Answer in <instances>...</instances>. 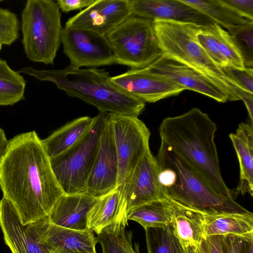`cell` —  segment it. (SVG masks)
I'll return each mask as SVG.
<instances>
[{
    "label": "cell",
    "mask_w": 253,
    "mask_h": 253,
    "mask_svg": "<svg viewBox=\"0 0 253 253\" xmlns=\"http://www.w3.org/2000/svg\"><path fill=\"white\" fill-rule=\"evenodd\" d=\"M0 188L24 225L48 217L64 194L35 131L18 134L9 141L0 165Z\"/></svg>",
    "instance_id": "1"
},
{
    "label": "cell",
    "mask_w": 253,
    "mask_h": 253,
    "mask_svg": "<svg viewBox=\"0 0 253 253\" xmlns=\"http://www.w3.org/2000/svg\"><path fill=\"white\" fill-rule=\"evenodd\" d=\"M216 130L209 115L197 108L166 118L159 128L161 142L169 147L214 190L233 198L221 173L214 140Z\"/></svg>",
    "instance_id": "2"
},
{
    "label": "cell",
    "mask_w": 253,
    "mask_h": 253,
    "mask_svg": "<svg viewBox=\"0 0 253 253\" xmlns=\"http://www.w3.org/2000/svg\"><path fill=\"white\" fill-rule=\"evenodd\" d=\"M19 72L52 82L68 96L94 106L99 112L138 117L145 108L144 102L115 85L104 69L68 66L60 70H38L26 67Z\"/></svg>",
    "instance_id": "3"
},
{
    "label": "cell",
    "mask_w": 253,
    "mask_h": 253,
    "mask_svg": "<svg viewBox=\"0 0 253 253\" xmlns=\"http://www.w3.org/2000/svg\"><path fill=\"white\" fill-rule=\"evenodd\" d=\"M156 159L159 182L167 198L206 213L249 211L233 198L214 190L190 165L163 142Z\"/></svg>",
    "instance_id": "4"
},
{
    "label": "cell",
    "mask_w": 253,
    "mask_h": 253,
    "mask_svg": "<svg viewBox=\"0 0 253 253\" xmlns=\"http://www.w3.org/2000/svg\"><path fill=\"white\" fill-rule=\"evenodd\" d=\"M153 22L163 55L215 81L227 92L229 101L241 99L246 92L210 59L199 44L197 33L201 27L173 21L155 20Z\"/></svg>",
    "instance_id": "5"
},
{
    "label": "cell",
    "mask_w": 253,
    "mask_h": 253,
    "mask_svg": "<svg viewBox=\"0 0 253 253\" xmlns=\"http://www.w3.org/2000/svg\"><path fill=\"white\" fill-rule=\"evenodd\" d=\"M22 43L31 61L53 64L61 43V14L52 0H28L21 14Z\"/></svg>",
    "instance_id": "6"
},
{
    "label": "cell",
    "mask_w": 253,
    "mask_h": 253,
    "mask_svg": "<svg viewBox=\"0 0 253 253\" xmlns=\"http://www.w3.org/2000/svg\"><path fill=\"white\" fill-rule=\"evenodd\" d=\"M106 37L116 63L130 69L147 68L163 54L153 21L131 15Z\"/></svg>",
    "instance_id": "7"
},
{
    "label": "cell",
    "mask_w": 253,
    "mask_h": 253,
    "mask_svg": "<svg viewBox=\"0 0 253 253\" xmlns=\"http://www.w3.org/2000/svg\"><path fill=\"white\" fill-rule=\"evenodd\" d=\"M108 114L99 112L88 132L61 155L50 159L55 177L64 194L85 193Z\"/></svg>",
    "instance_id": "8"
},
{
    "label": "cell",
    "mask_w": 253,
    "mask_h": 253,
    "mask_svg": "<svg viewBox=\"0 0 253 253\" xmlns=\"http://www.w3.org/2000/svg\"><path fill=\"white\" fill-rule=\"evenodd\" d=\"M118 161V185H123L150 151V132L137 117L109 114Z\"/></svg>",
    "instance_id": "9"
},
{
    "label": "cell",
    "mask_w": 253,
    "mask_h": 253,
    "mask_svg": "<svg viewBox=\"0 0 253 253\" xmlns=\"http://www.w3.org/2000/svg\"><path fill=\"white\" fill-rule=\"evenodd\" d=\"M61 43L70 67L95 68L116 63L112 47L106 35L77 28L64 27Z\"/></svg>",
    "instance_id": "10"
},
{
    "label": "cell",
    "mask_w": 253,
    "mask_h": 253,
    "mask_svg": "<svg viewBox=\"0 0 253 253\" xmlns=\"http://www.w3.org/2000/svg\"><path fill=\"white\" fill-rule=\"evenodd\" d=\"M150 72L180 85L207 96L218 102L229 100L227 92L209 77L163 54L146 68Z\"/></svg>",
    "instance_id": "11"
},
{
    "label": "cell",
    "mask_w": 253,
    "mask_h": 253,
    "mask_svg": "<svg viewBox=\"0 0 253 253\" xmlns=\"http://www.w3.org/2000/svg\"><path fill=\"white\" fill-rule=\"evenodd\" d=\"M111 81L120 89L144 103H154L178 95L185 90L146 68L130 69L123 74L111 77Z\"/></svg>",
    "instance_id": "12"
},
{
    "label": "cell",
    "mask_w": 253,
    "mask_h": 253,
    "mask_svg": "<svg viewBox=\"0 0 253 253\" xmlns=\"http://www.w3.org/2000/svg\"><path fill=\"white\" fill-rule=\"evenodd\" d=\"M118 157L108 114L85 193L98 197L114 189L118 186Z\"/></svg>",
    "instance_id": "13"
},
{
    "label": "cell",
    "mask_w": 253,
    "mask_h": 253,
    "mask_svg": "<svg viewBox=\"0 0 253 253\" xmlns=\"http://www.w3.org/2000/svg\"><path fill=\"white\" fill-rule=\"evenodd\" d=\"M131 15L129 0H96L68 19L65 27L84 29L106 35Z\"/></svg>",
    "instance_id": "14"
},
{
    "label": "cell",
    "mask_w": 253,
    "mask_h": 253,
    "mask_svg": "<svg viewBox=\"0 0 253 253\" xmlns=\"http://www.w3.org/2000/svg\"><path fill=\"white\" fill-rule=\"evenodd\" d=\"M29 224L51 253H97V238L90 230L61 227L50 223L48 217Z\"/></svg>",
    "instance_id": "15"
},
{
    "label": "cell",
    "mask_w": 253,
    "mask_h": 253,
    "mask_svg": "<svg viewBox=\"0 0 253 253\" xmlns=\"http://www.w3.org/2000/svg\"><path fill=\"white\" fill-rule=\"evenodd\" d=\"M122 186L127 212L144 204L166 197L159 182L156 159L150 150L138 164L128 181Z\"/></svg>",
    "instance_id": "16"
},
{
    "label": "cell",
    "mask_w": 253,
    "mask_h": 253,
    "mask_svg": "<svg viewBox=\"0 0 253 253\" xmlns=\"http://www.w3.org/2000/svg\"><path fill=\"white\" fill-rule=\"evenodd\" d=\"M131 13L155 20L188 23L207 28L215 23L200 11L181 0H129Z\"/></svg>",
    "instance_id": "17"
},
{
    "label": "cell",
    "mask_w": 253,
    "mask_h": 253,
    "mask_svg": "<svg viewBox=\"0 0 253 253\" xmlns=\"http://www.w3.org/2000/svg\"><path fill=\"white\" fill-rule=\"evenodd\" d=\"M0 227L12 253H51L30 224L24 225L13 205L0 200Z\"/></svg>",
    "instance_id": "18"
},
{
    "label": "cell",
    "mask_w": 253,
    "mask_h": 253,
    "mask_svg": "<svg viewBox=\"0 0 253 253\" xmlns=\"http://www.w3.org/2000/svg\"><path fill=\"white\" fill-rule=\"evenodd\" d=\"M96 198L85 193L64 194L54 206L48 217L49 222L72 229H87V213Z\"/></svg>",
    "instance_id": "19"
},
{
    "label": "cell",
    "mask_w": 253,
    "mask_h": 253,
    "mask_svg": "<svg viewBox=\"0 0 253 253\" xmlns=\"http://www.w3.org/2000/svg\"><path fill=\"white\" fill-rule=\"evenodd\" d=\"M127 218L126 203L123 187L97 197L87 216V229L97 234L111 224Z\"/></svg>",
    "instance_id": "20"
},
{
    "label": "cell",
    "mask_w": 253,
    "mask_h": 253,
    "mask_svg": "<svg viewBox=\"0 0 253 253\" xmlns=\"http://www.w3.org/2000/svg\"><path fill=\"white\" fill-rule=\"evenodd\" d=\"M240 166V180L236 195H253V126L242 123L229 134Z\"/></svg>",
    "instance_id": "21"
},
{
    "label": "cell",
    "mask_w": 253,
    "mask_h": 253,
    "mask_svg": "<svg viewBox=\"0 0 253 253\" xmlns=\"http://www.w3.org/2000/svg\"><path fill=\"white\" fill-rule=\"evenodd\" d=\"M173 201L174 211L170 225L174 234L185 249L198 246L207 237L205 213Z\"/></svg>",
    "instance_id": "22"
},
{
    "label": "cell",
    "mask_w": 253,
    "mask_h": 253,
    "mask_svg": "<svg viewBox=\"0 0 253 253\" xmlns=\"http://www.w3.org/2000/svg\"><path fill=\"white\" fill-rule=\"evenodd\" d=\"M95 117L78 118L60 127L41 142L50 159L57 157L77 144L89 130Z\"/></svg>",
    "instance_id": "23"
},
{
    "label": "cell",
    "mask_w": 253,
    "mask_h": 253,
    "mask_svg": "<svg viewBox=\"0 0 253 253\" xmlns=\"http://www.w3.org/2000/svg\"><path fill=\"white\" fill-rule=\"evenodd\" d=\"M206 237L234 235L246 236L253 234V214L222 212L205 213Z\"/></svg>",
    "instance_id": "24"
},
{
    "label": "cell",
    "mask_w": 253,
    "mask_h": 253,
    "mask_svg": "<svg viewBox=\"0 0 253 253\" xmlns=\"http://www.w3.org/2000/svg\"><path fill=\"white\" fill-rule=\"evenodd\" d=\"M174 211L173 201L166 197L130 210L127 212V218L138 222L145 230L165 227L170 224Z\"/></svg>",
    "instance_id": "25"
},
{
    "label": "cell",
    "mask_w": 253,
    "mask_h": 253,
    "mask_svg": "<svg viewBox=\"0 0 253 253\" xmlns=\"http://www.w3.org/2000/svg\"><path fill=\"white\" fill-rule=\"evenodd\" d=\"M181 0L227 29L230 35L239 28L252 22L239 16L221 0Z\"/></svg>",
    "instance_id": "26"
},
{
    "label": "cell",
    "mask_w": 253,
    "mask_h": 253,
    "mask_svg": "<svg viewBox=\"0 0 253 253\" xmlns=\"http://www.w3.org/2000/svg\"><path fill=\"white\" fill-rule=\"evenodd\" d=\"M127 219L116 222L104 228L96 237L103 253H139L138 245L135 249L132 243V232L126 231Z\"/></svg>",
    "instance_id": "27"
},
{
    "label": "cell",
    "mask_w": 253,
    "mask_h": 253,
    "mask_svg": "<svg viewBox=\"0 0 253 253\" xmlns=\"http://www.w3.org/2000/svg\"><path fill=\"white\" fill-rule=\"evenodd\" d=\"M26 81L0 59V106H12L25 99Z\"/></svg>",
    "instance_id": "28"
},
{
    "label": "cell",
    "mask_w": 253,
    "mask_h": 253,
    "mask_svg": "<svg viewBox=\"0 0 253 253\" xmlns=\"http://www.w3.org/2000/svg\"><path fill=\"white\" fill-rule=\"evenodd\" d=\"M145 230L148 253H187L173 233L169 224L165 227H150Z\"/></svg>",
    "instance_id": "29"
},
{
    "label": "cell",
    "mask_w": 253,
    "mask_h": 253,
    "mask_svg": "<svg viewBox=\"0 0 253 253\" xmlns=\"http://www.w3.org/2000/svg\"><path fill=\"white\" fill-rule=\"evenodd\" d=\"M214 34L219 49L226 59L228 65L243 68L245 67L241 54L229 33L216 23L209 27Z\"/></svg>",
    "instance_id": "30"
},
{
    "label": "cell",
    "mask_w": 253,
    "mask_h": 253,
    "mask_svg": "<svg viewBox=\"0 0 253 253\" xmlns=\"http://www.w3.org/2000/svg\"><path fill=\"white\" fill-rule=\"evenodd\" d=\"M245 67H253V22L241 27L232 35Z\"/></svg>",
    "instance_id": "31"
},
{
    "label": "cell",
    "mask_w": 253,
    "mask_h": 253,
    "mask_svg": "<svg viewBox=\"0 0 253 253\" xmlns=\"http://www.w3.org/2000/svg\"><path fill=\"white\" fill-rule=\"evenodd\" d=\"M20 23L17 15L7 9L0 8V43L10 45L19 36Z\"/></svg>",
    "instance_id": "32"
},
{
    "label": "cell",
    "mask_w": 253,
    "mask_h": 253,
    "mask_svg": "<svg viewBox=\"0 0 253 253\" xmlns=\"http://www.w3.org/2000/svg\"><path fill=\"white\" fill-rule=\"evenodd\" d=\"M197 41L210 59L219 67L228 65L226 59L221 53L216 38L209 27H201L197 33Z\"/></svg>",
    "instance_id": "33"
},
{
    "label": "cell",
    "mask_w": 253,
    "mask_h": 253,
    "mask_svg": "<svg viewBox=\"0 0 253 253\" xmlns=\"http://www.w3.org/2000/svg\"><path fill=\"white\" fill-rule=\"evenodd\" d=\"M222 69L243 91L253 95V68H241L227 65Z\"/></svg>",
    "instance_id": "34"
},
{
    "label": "cell",
    "mask_w": 253,
    "mask_h": 253,
    "mask_svg": "<svg viewBox=\"0 0 253 253\" xmlns=\"http://www.w3.org/2000/svg\"><path fill=\"white\" fill-rule=\"evenodd\" d=\"M241 17L253 22V0H221Z\"/></svg>",
    "instance_id": "35"
},
{
    "label": "cell",
    "mask_w": 253,
    "mask_h": 253,
    "mask_svg": "<svg viewBox=\"0 0 253 253\" xmlns=\"http://www.w3.org/2000/svg\"><path fill=\"white\" fill-rule=\"evenodd\" d=\"M241 236L234 235L220 236L222 253H240Z\"/></svg>",
    "instance_id": "36"
},
{
    "label": "cell",
    "mask_w": 253,
    "mask_h": 253,
    "mask_svg": "<svg viewBox=\"0 0 253 253\" xmlns=\"http://www.w3.org/2000/svg\"><path fill=\"white\" fill-rule=\"evenodd\" d=\"M198 247L200 253H222L220 236H207Z\"/></svg>",
    "instance_id": "37"
},
{
    "label": "cell",
    "mask_w": 253,
    "mask_h": 253,
    "mask_svg": "<svg viewBox=\"0 0 253 253\" xmlns=\"http://www.w3.org/2000/svg\"><path fill=\"white\" fill-rule=\"evenodd\" d=\"M96 0H58L56 3L60 10L68 12L74 10L85 9L93 4Z\"/></svg>",
    "instance_id": "38"
},
{
    "label": "cell",
    "mask_w": 253,
    "mask_h": 253,
    "mask_svg": "<svg viewBox=\"0 0 253 253\" xmlns=\"http://www.w3.org/2000/svg\"><path fill=\"white\" fill-rule=\"evenodd\" d=\"M241 238L240 253H253V234Z\"/></svg>",
    "instance_id": "39"
},
{
    "label": "cell",
    "mask_w": 253,
    "mask_h": 253,
    "mask_svg": "<svg viewBox=\"0 0 253 253\" xmlns=\"http://www.w3.org/2000/svg\"><path fill=\"white\" fill-rule=\"evenodd\" d=\"M9 147V141L6 138L4 130L0 128V165L4 158Z\"/></svg>",
    "instance_id": "40"
},
{
    "label": "cell",
    "mask_w": 253,
    "mask_h": 253,
    "mask_svg": "<svg viewBox=\"0 0 253 253\" xmlns=\"http://www.w3.org/2000/svg\"><path fill=\"white\" fill-rule=\"evenodd\" d=\"M187 253H200L198 246H190L186 249Z\"/></svg>",
    "instance_id": "41"
},
{
    "label": "cell",
    "mask_w": 253,
    "mask_h": 253,
    "mask_svg": "<svg viewBox=\"0 0 253 253\" xmlns=\"http://www.w3.org/2000/svg\"><path fill=\"white\" fill-rule=\"evenodd\" d=\"M1 47H2V45L1 44V43H0V50H1Z\"/></svg>",
    "instance_id": "42"
},
{
    "label": "cell",
    "mask_w": 253,
    "mask_h": 253,
    "mask_svg": "<svg viewBox=\"0 0 253 253\" xmlns=\"http://www.w3.org/2000/svg\"></svg>",
    "instance_id": "43"
},
{
    "label": "cell",
    "mask_w": 253,
    "mask_h": 253,
    "mask_svg": "<svg viewBox=\"0 0 253 253\" xmlns=\"http://www.w3.org/2000/svg\"></svg>",
    "instance_id": "44"
}]
</instances>
